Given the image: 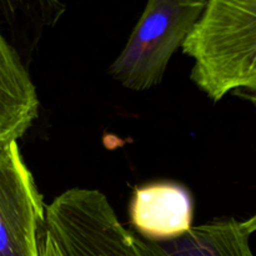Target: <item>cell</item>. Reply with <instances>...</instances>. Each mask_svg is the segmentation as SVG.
<instances>
[{
  "label": "cell",
  "mask_w": 256,
  "mask_h": 256,
  "mask_svg": "<svg viewBox=\"0 0 256 256\" xmlns=\"http://www.w3.org/2000/svg\"><path fill=\"white\" fill-rule=\"evenodd\" d=\"M182 49L194 59L190 78L212 102L256 95V0H206Z\"/></svg>",
  "instance_id": "cell-1"
},
{
  "label": "cell",
  "mask_w": 256,
  "mask_h": 256,
  "mask_svg": "<svg viewBox=\"0 0 256 256\" xmlns=\"http://www.w3.org/2000/svg\"><path fill=\"white\" fill-rule=\"evenodd\" d=\"M42 232L62 256H152L145 240L120 222L105 194L74 188L45 206Z\"/></svg>",
  "instance_id": "cell-2"
},
{
  "label": "cell",
  "mask_w": 256,
  "mask_h": 256,
  "mask_svg": "<svg viewBox=\"0 0 256 256\" xmlns=\"http://www.w3.org/2000/svg\"><path fill=\"white\" fill-rule=\"evenodd\" d=\"M205 6L206 0H148L109 74L134 92L159 85L172 54L182 46Z\"/></svg>",
  "instance_id": "cell-3"
},
{
  "label": "cell",
  "mask_w": 256,
  "mask_h": 256,
  "mask_svg": "<svg viewBox=\"0 0 256 256\" xmlns=\"http://www.w3.org/2000/svg\"><path fill=\"white\" fill-rule=\"evenodd\" d=\"M45 205L18 142L0 150V256H40Z\"/></svg>",
  "instance_id": "cell-4"
},
{
  "label": "cell",
  "mask_w": 256,
  "mask_h": 256,
  "mask_svg": "<svg viewBox=\"0 0 256 256\" xmlns=\"http://www.w3.org/2000/svg\"><path fill=\"white\" fill-rule=\"evenodd\" d=\"M129 214L139 236L149 242H168L192 229L194 202L182 185L152 182L134 190Z\"/></svg>",
  "instance_id": "cell-5"
},
{
  "label": "cell",
  "mask_w": 256,
  "mask_h": 256,
  "mask_svg": "<svg viewBox=\"0 0 256 256\" xmlns=\"http://www.w3.org/2000/svg\"><path fill=\"white\" fill-rule=\"evenodd\" d=\"M38 115L36 88L19 52L0 30V150L18 142Z\"/></svg>",
  "instance_id": "cell-6"
},
{
  "label": "cell",
  "mask_w": 256,
  "mask_h": 256,
  "mask_svg": "<svg viewBox=\"0 0 256 256\" xmlns=\"http://www.w3.org/2000/svg\"><path fill=\"white\" fill-rule=\"evenodd\" d=\"M249 238L242 222L226 218L192 228L168 242L144 240L152 256H255Z\"/></svg>",
  "instance_id": "cell-7"
},
{
  "label": "cell",
  "mask_w": 256,
  "mask_h": 256,
  "mask_svg": "<svg viewBox=\"0 0 256 256\" xmlns=\"http://www.w3.org/2000/svg\"><path fill=\"white\" fill-rule=\"evenodd\" d=\"M66 6L60 0H0V16L25 56H32L45 30L52 29Z\"/></svg>",
  "instance_id": "cell-8"
},
{
  "label": "cell",
  "mask_w": 256,
  "mask_h": 256,
  "mask_svg": "<svg viewBox=\"0 0 256 256\" xmlns=\"http://www.w3.org/2000/svg\"><path fill=\"white\" fill-rule=\"evenodd\" d=\"M40 256H62L54 242L44 232H42V239H40Z\"/></svg>",
  "instance_id": "cell-9"
},
{
  "label": "cell",
  "mask_w": 256,
  "mask_h": 256,
  "mask_svg": "<svg viewBox=\"0 0 256 256\" xmlns=\"http://www.w3.org/2000/svg\"><path fill=\"white\" fill-rule=\"evenodd\" d=\"M242 226H244V229L246 230L250 235L256 232V212L250 218V219H248L246 222H242Z\"/></svg>",
  "instance_id": "cell-10"
},
{
  "label": "cell",
  "mask_w": 256,
  "mask_h": 256,
  "mask_svg": "<svg viewBox=\"0 0 256 256\" xmlns=\"http://www.w3.org/2000/svg\"><path fill=\"white\" fill-rule=\"evenodd\" d=\"M235 94L242 96V99H248L249 102H252V105L256 108V95L250 94V92H235Z\"/></svg>",
  "instance_id": "cell-11"
}]
</instances>
